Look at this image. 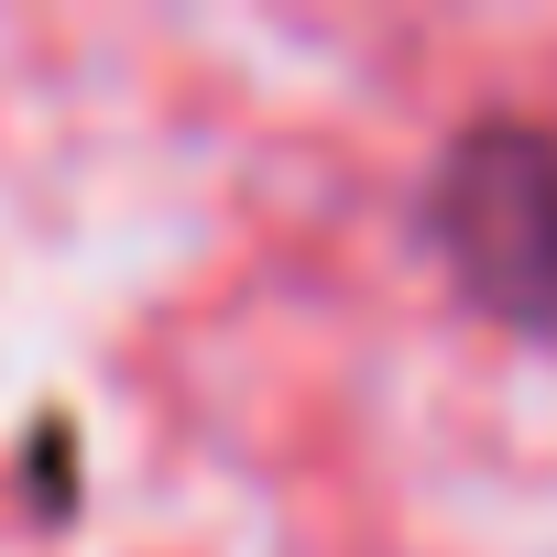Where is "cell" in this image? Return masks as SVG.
Listing matches in <instances>:
<instances>
[{
	"instance_id": "obj_1",
	"label": "cell",
	"mask_w": 557,
	"mask_h": 557,
	"mask_svg": "<svg viewBox=\"0 0 557 557\" xmlns=\"http://www.w3.org/2000/svg\"><path fill=\"white\" fill-rule=\"evenodd\" d=\"M426 240L492 329L557 350V121L524 110L459 121L448 153L426 164Z\"/></svg>"
}]
</instances>
